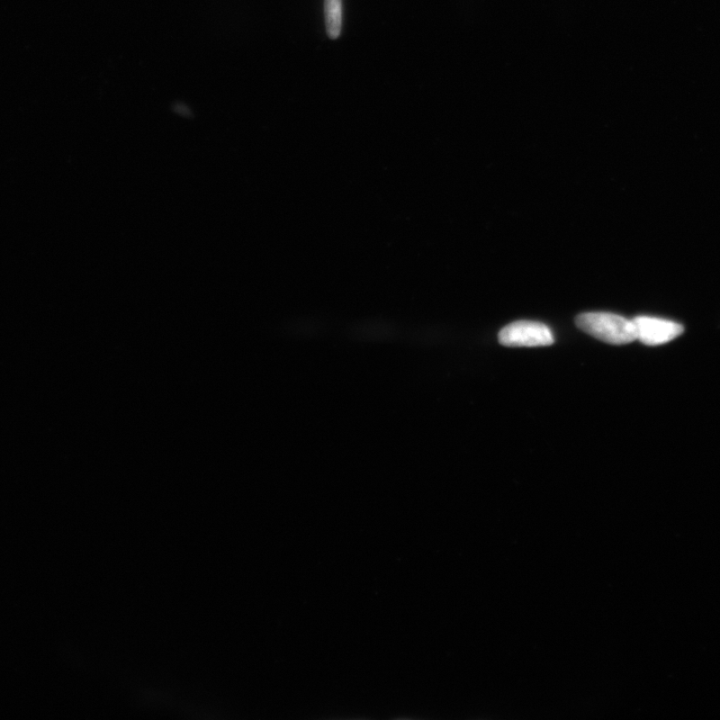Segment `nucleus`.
<instances>
[{"label": "nucleus", "mask_w": 720, "mask_h": 720, "mask_svg": "<svg viewBox=\"0 0 720 720\" xmlns=\"http://www.w3.org/2000/svg\"><path fill=\"white\" fill-rule=\"evenodd\" d=\"M575 324L588 335L606 344L623 346L637 340L635 324L620 315L608 312H587L578 315Z\"/></svg>", "instance_id": "1"}, {"label": "nucleus", "mask_w": 720, "mask_h": 720, "mask_svg": "<svg viewBox=\"0 0 720 720\" xmlns=\"http://www.w3.org/2000/svg\"><path fill=\"white\" fill-rule=\"evenodd\" d=\"M500 345L509 347H537L554 342L551 329L544 323L520 320L503 328L499 335Z\"/></svg>", "instance_id": "2"}, {"label": "nucleus", "mask_w": 720, "mask_h": 720, "mask_svg": "<svg viewBox=\"0 0 720 720\" xmlns=\"http://www.w3.org/2000/svg\"><path fill=\"white\" fill-rule=\"evenodd\" d=\"M637 340L645 346H662L682 335L680 323L651 317H638L634 320Z\"/></svg>", "instance_id": "3"}, {"label": "nucleus", "mask_w": 720, "mask_h": 720, "mask_svg": "<svg viewBox=\"0 0 720 720\" xmlns=\"http://www.w3.org/2000/svg\"><path fill=\"white\" fill-rule=\"evenodd\" d=\"M324 15L329 39H338L342 27V0H324Z\"/></svg>", "instance_id": "4"}]
</instances>
